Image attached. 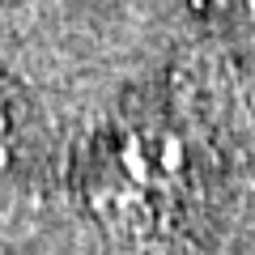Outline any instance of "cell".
<instances>
[{
	"instance_id": "cell-2",
	"label": "cell",
	"mask_w": 255,
	"mask_h": 255,
	"mask_svg": "<svg viewBox=\"0 0 255 255\" xmlns=\"http://www.w3.org/2000/svg\"><path fill=\"white\" fill-rule=\"evenodd\" d=\"M191 9L226 26H255V0H191Z\"/></svg>"
},
{
	"instance_id": "cell-1",
	"label": "cell",
	"mask_w": 255,
	"mask_h": 255,
	"mask_svg": "<svg viewBox=\"0 0 255 255\" xmlns=\"http://www.w3.org/2000/svg\"><path fill=\"white\" fill-rule=\"evenodd\" d=\"M183 183V145L162 128H128L102 145L85 174L90 204L102 221L136 230L157 221Z\"/></svg>"
}]
</instances>
